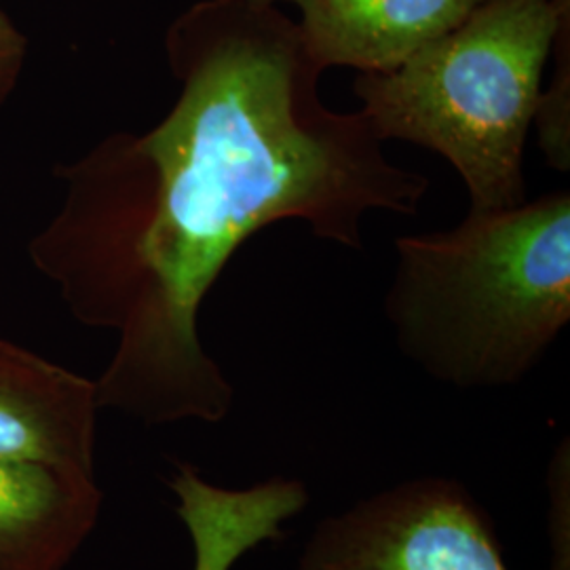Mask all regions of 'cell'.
<instances>
[{
    "label": "cell",
    "instance_id": "ba28073f",
    "mask_svg": "<svg viewBox=\"0 0 570 570\" xmlns=\"http://www.w3.org/2000/svg\"><path fill=\"white\" fill-rule=\"evenodd\" d=\"M564 438L548 465L550 570H570V446Z\"/></svg>",
    "mask_w": 570,
    "mask_h": 570
},
{
    "label": "cell",
    "instance_id": "277c9868",
    "mask_svg": "<svg viewBox=\"0 0 570 570\" xmlns=\"http://www.w3.org/2000/svg\"><path fill=\"white\" fill-rule=\"evenodd\" d=\"M503 553L492 515L463 482L421 475L324 515L298 570H511Z\"/></svg>",
    "mask_w": 570,
    "mask_h": 570
},
{
    "label": "cell",
    "instance_id": "5b68a950",
    "mask_svg": "<svg viewBox=\"0 0 570 570\" xmlns=\"http://www.w3.org/2000/svg\"><path fill=\"white\" fill-rule=\"evenodd\" d=\"M98 412L96 381L0 338V459L96 475Z\"/></svg>",
    "mask_w": 570,
    "mask_h": 570
},
{
    "label": "cell",
    "instance_id": "3957f363",
    "mask_svg": "<svg viewBox=\"0 0 570 570\" xmlns=\"http://www.w3.org/2000/svg\"><path fill=\"white\" fill-rule=\"evenodd\" d=\"M570 0H480L387 72L353 82L376 136L419 144L468 186L469 212L524 204V148Z\"/></svg>",
    "mask_w": 570,
    "mask_h": 570
},
{
    "label": "cell",
    "instance_id": "8992f818",
    "mask_svg": "<svg viewBox=\"0 0 570 570\" xmlns=\"http://www.w3.org/2000/svg\"><path fill=\"white\" fill-rule=\"evenodd\" d=\"M294 4L306 49L324 70L387 72L465 20L480 0H247Z\"/></svg>",
    "mask_w": 570,
    "mask_h": 570
},
{
    "label": "cell",
    "instance_id": "52a82bcc",
    "mask_svg": "<svg viewBox=\"0 0 570 570\" xmlns=\"http://www.w3.org/2000/svg\"><path fill=\"white\" fill-rule=\"evenodd\" d=\"M96 475L0 459V570H63L100 522Z\"/></svg>",
    "mask_w": 570,
    "mask_h": 570
},
{
    "label": "cell",
    "instance_id": "6da1fadb",
    "mask_svg": "<svg viewBox=\"0 0 570 570\" xmlns=\"http://www.w3.org/2000/svg\"><path fill=\"white\" fill-rule=\"evenodd\" d=\"M165 51L180 82L171 110L60 167L63 204L30 252L77 322L119 334L100 410L223 423L235 389L205 351L199 311L233 254L279 220L362 249L367 214L414 216L429 178L391 164L360 110L327 108L326 70L279 7L199 0Z\"/></svg>",
    "mask_w": 570,
    "mask_h": 570
},
{
    "label": "cell",
    "instance_id": "9c48e42d",
    "mask_svg": "<svg viewBox=\"0 0 570 570\" xmlns=\"http://www.w3.org/2000/svg\"><path fill=\"white\" fill-rule=\"evenodd\" d=\"M28 41L13 20L0 9V106L11 98L23 72Z\"/></svg>",
    "mask_w": 570,
    "mask_h": 570
},
{
    "label": "cell",
    "instance_id": "7a4b0ae2",
    "mask_svg": "<svg viewBox=\"0 0 570 570\" xmlns=\"http://www.w3.org/2000/svg\"><path fill=\"white\" fill-rule=\"evenodd\" d=\"M385 317L429 379L463 391L520 385L569 326V190L400 237Z\"/></svg>",
    "mask_w": 570,
    "mask_h": 570
}]
</instances>
